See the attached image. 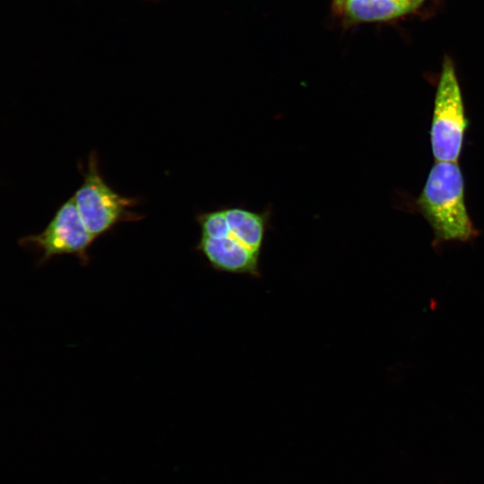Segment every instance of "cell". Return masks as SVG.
<instances>
[{
  "instance_id": "1",
  "label": "cell",
  "mask_w": 484,
  "mask_h": 484,
  "mask_svg": "<svg viewBox=\"0 0 484 484\" xmlns=\"http://www.w3.org/2000/svg\"><path fill=\"white\" fill-rule=\"evenodd\" d=\"M416 204L434 231V246L468 242L477 236L467 212L464 180L457 161L435 162Z\"/></svg>"
},
{
  "instance_id": "2",
  "label": "cell",
  "mask_w": 484,
  "mask_h": 484,
  "mask_svg": "<svg viewBox=\"0 0 484 484\" xmlns=\"http://www.w3.org/2000/svg\"><path fill=\"white\" fill-rule=\"evenodd\" d=\"M83 181L72 196L87 230L96 239L121 222L140 220L141 214L131 211L136 198L121 195L100 174L99 160L91 151L86 169H81Z\"/></svg>"
},
{
  "instance_id": "3",
  "label": "cell",
  "mask_w": 484,
  "mask_h": 484,
  "mask_svg": "<svg viewBox=\"0 0 484 484\" xmlns=\"http://www.w3.org/2000/svg\"><path fill=\"white\" fill-rule=\"evenodd\" d=\"M467 126L460 85L450 58H445L430 126L435 161H457Z\"/></svg>"
},
{
  "instance_id": "4",
  "label": "cell",
  "mask_w": 484,
  "mask_h": 484,
  "mask_svg": "<svg viewBox=\"0 0 484 484\" xmlns=\"http://www.w3.org/2000/svg\"><path fill=\"white\" fill-rule=\"evenodd\" d=\"M94 240L71 197L58 207L41 232L24 236L18 243L23 248L40 253L38 266L62 255H76L85 265L90 261L88 251Z\"/></svg>"
},
{
  "instance_id": "5",
  "label": "cell",
  "mask_w": 484,
  "mask_h": 484,
  "mask_svg": "<svg viewBox=\"0 0 484 484\" xmlns=\"http://www.w3.org/2000/svg\"><path fill=\"white\" fill-rule=\"evenodd\" d=\"M195 248L220 272L260 277V256L226 233L219 238L200 236Z\"/></svg>"
},
{
  "instance_id": "6",
  "label": "cell",
  "mask_w": 484,
  "mask_h": 484,
  "mask_svg": "<svg viewBox=\"0 0 484 484\" xmlns=\"http://www.w3.org/2000/svg\"><path fill=\"white\" fill-rule=\"evenodd\" d=\"M228 232L251 251L261 255L272 215V208L262 212L241 206L223 207Z\"/></svg>"
},
{
  "instance_id": "7",
  "label": "cell",
  "mask_w": 484,
  "mask_h": 484,
  "mask_svg": "<svg viewBox=\"0 0 484 484\" xmlns=\"http://www.w3.org/2000/svg\"><path fill=\"white\" fill-rule=\"evenodd\" d=\"M336 9L357 22H385L409 13L400 0H333Z\"/></svg>"
},
{
  "instance_id": "8",
  "label": "cell",
  "mask_w": 484,
  "mask_h": 484,
  "mask_svg": "<svg viewBox=\"0 0 484 484\" xmlns=\"http://www.w3.org/2000/svg\"><path fill=\"white\" fill-rule=\"evenodd\" d=\"M403 5L407 8L409 13L419 7L424 0H400Z\"/></svg>"
}]
</instances>
